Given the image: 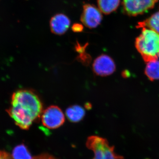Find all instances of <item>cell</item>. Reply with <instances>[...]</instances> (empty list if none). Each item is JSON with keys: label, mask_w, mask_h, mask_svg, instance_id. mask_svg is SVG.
<instances>
[{"label": "cell", "mask_w": 159, "mask_h": 159, "mask_svg": "<svg viewBox=\"0 0 159 159\" xmlns=\"http://www.w3.org/2000/svg\"><path fill=\"white\" fill-rule=\"evenodd\" d=\"M0 159H13L11 156L5 152L0 151Z\"/></svg>", "instance_id": "obj_16"}, {"label": "cell", "mask_w": 159, "mask_h": 159, "mask_svg": "<svg viewBox=\"0 0 159 159\" xmlns=\"http://www.w3.org/2000/svg\"><path fill=\"white\" fill-rule=\"evenodd\" d=\"M42 102L34 91L22 89L11 95V106L7 112L18 127L28 130L33 122L41 116Z\"/></svg>", "instance_id": "obj_1"}, {"label": "cell", "mask_w": 159, "mask_h": 159, "mask_svg": "<svg viewBox=\"0 0 159 159\" xmlns=\"http://www.w3.org/2000/svg\"><path fill=\"white\" fill-rule=\"evenodd\" d=\"M137 28L150 29L159 34V10L148 18L138 23Z\"/></svg>", "instance_id": "obj_9"}, {"label": "cell", "mask_w": 159, "mask_h": 159, "mask_svg": "<svg viewBox=\"0 0 159 159\" xmlns=\"http://www.w3.org/2000/svg\"><path fill=\"white\" fill-rule=\"evenodd\" d=\"M102 19V12L99 8L90 4H84L80 16V21L87 28L95 29L100 25Z\"/></svg>", "instance_id": "obj_6"}, {"label": "cell", "mask_w": 159, "mask_h": 159, "mask_svg": "<svg viewBox=\"0 0 159 159\" xmlns=\"http://www.w3.org/2000/svg\"><path fill=\"white\" fill-rule=\"evenodd\" d=\"M135 45L146 62L159 57V34L150 29H142V33L136 39Z\"/></svg>", "instance_id": "obj_2"}, {"label": "cell", "mask_w": 159, "mask_h": 159, "mask_svg": "<svg viewBox=\"0 0 159 159\" xmlns=\"http://www.w3.org/2000/svg\"><path fill=\"white\" fill-rule=\"evenodd\" d=\"M86 146L93 152V159H124L115 152L113 146H111L106 139L97 136L88 139Z\"/></svg>", "instance_id": "obj_3"}, {"label": "cell", "mask_w": 159, "mask_h": 159, "mask_svg": "<svg viewBox=\"0 0 159 159\" xmlns=\"http://www.w3.org/2000/svg\"><path fill=\"white\" fill-rule=\"evenodd\" d=\"M120 0H97L98 8L104 14H109L116 11L120 4Z\"/></svg>", "instance_id": "obj_11"}, {"label": "cell", "mask_w": 159, "mask_h": 159, "mask_svg": "<svg viewBox=\"0 0 159 159\" xmlns=\"http://www.w3.org/2000/svg\"><path fill=\"white\" fill-rule=\"evenodd\" d=\"M70 23V18L65 14L59 13L55 15L50 20L51 31L56 35H62L68 30Z\"/></svg>", "instance_id": "obj_8"}, {"label": "cell", "mask_w": 159, "mask_h": 159, "mask_svg": "<svg viewBox=\"0 0 159 159\" xmlns=\"http://www.w3.org/2000/svg\"><path fill=\"white\" fill-rule=\"evenodd\" d=\"M72 29L74 32H80L83 30L84 27L81 24L76 23L72 26Z\"/></svg>", "instance_id": "obj_14"}, {"label": "cell", "mask_w": 159, "mask_h": 159, "mask_svg": "<svg viewBox=\"0 0 159 159\" xmlns=\"http://www.w3.org/2000/svg\"><path fill=\"white\" fill-rule=\"evenodd\" d=\"M41 120L45 127L50 129H55L63 124L65 118L60 108L57 106L52 105L43 112Z\"/></svg>", "instance_id": "obj_4"}, {"label": "cell", "mask_w": 159, "mask_h": 159, "mask_svg": "<svg viewBox=\"0 0 159 159\" xmlns=\"http://www.w3.org/2000/svg\"><path fill=\"white\" fill-rule=\"evenodd\" d=\"M66 116L69 121L77 122L81 121L85 116L84 109L80 106L75 105L70 107L66 111Z\"/></svg>", "instance_id": "obj_10"}, {"label": "cell", "mask_w": 159, "mask_h": 159, "mask_svg": "<svg viewBox=\"0 0 159 159\" xmlns=\"http://www.w3.org/2000/svg\"><path fill=\"white\" fill-rule=\"evenodd\" d=\"M116 70V66L113 60L107 54L99 55L93 63V70L97 76H109L113 74Z\"/></svg>", "instance_id": "obj_7"}, {"label": "cell", "mask_w": 159, "mask_h": 159, "mask_svg": "<svg viewBox=\"0 0 159 159\" xmlns=\"http://www.w3.org/2000/svg\"><path fill=\"white\" fill-rule=\"evenodd\" d=\"M159 0H123L122 8L125 14L136 16L152 9Z\"/></svg>", "instance_id": "obj_5"}, {"label": "cell", "mask_w": 159, "mask_h": 159, "mask_svg": "<svg viewBox=\"0 0 159 159\" xmlns=\"http://www.w3.org/2000/svg\"><path fill=\"white\" fill-rule=\"evenodd\" d=\"M33 159H57L54 157L48 154H43L41 155L38 156L36 157H34Z\"/></svg>", "instance_id": "obj_15"}, {"label": "cell", "mask_w": 159, "mask_h": 159, "mask_svg": "<svg viewBox=\"0 0 159 159\" xmlns=\"http://www.w3.org/2000/svg\"><path fill=\"white\" fill-rule=\"evenodd\" d=\"M145 74L151 81L159 80V61L157 60L147 62Z\"/></svg>", "instance_id": "obj_12"}, {"label": "cell", "mask_w": 159, "mask_h": 159, "mask_svg": "<svg viewBox=\"0 0 159 159\" xmlns=\"http://www.w3.org/2000/svg\"><path fill=\"white\" fill-rule=\"evenodd\" d=\"M13 159H33L25 145L21 144L15 147L12 152Z\"/></svg>", "instance_id": "obj_13"}]
</instances>
